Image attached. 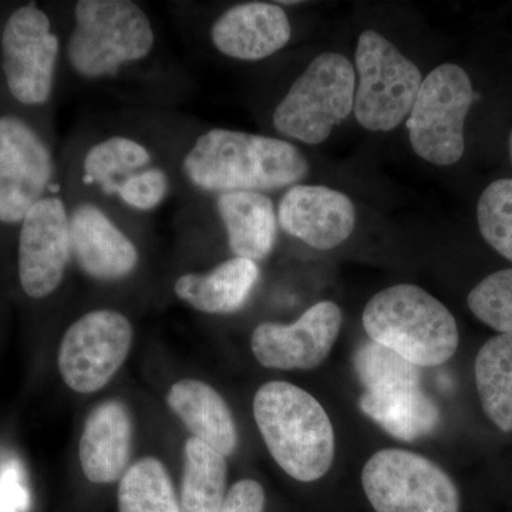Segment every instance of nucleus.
I'll use <instances>...</instances> for the list:
<instances>
[{
  "mask_svg": "<svg viewBox=\"0 0 512 512\" xmlns=\"http://www.w3.org/2000/svg\"><path fill=\"white\" fill-rule=\"evenodd\" d=\"M63 29L60 97L84 92L121 107L180 110L194 76L175 55L160 22L137 0L57 2Z\"/></svg>",
  "mask_w": 512,
  "mask_h": 512,
  "instance_id": "nucleus-1",
  "label": "nucleus"
},
{
  "mask_svg": "<svg viewBox=\"0 0 512 512\" xmlns=\"http://www.w3.org/2000/svg\"><path fill=\"white\" fill-rule=\"evenodd\" d=\"M198 124L180 110L119 107L96 114L60 147V180L151 220L178 198V163Z\"/></svg>",
  "mask_w": 512,
  "mask_h": 512,
  "instance_id": "nucleus-2",
  "label": "nucleus"
},
{
  "mask_svg": "<svg viewBox=\"0 0 512 512\" xmlns=\"http://www.w3.org/2000/svg\"><path fill=\"white\" fill-rule=\"evenodd\" d=\"M309 170L301 148L285 138L200 123L178 163V200L288 190L301 184Z\"/></svg>",
  "mask_w": 512,
  "mask_h": 512,
  "instance_id": "nucleus-3",
  "label": "nucleus"
},
{
  "mask_svg": "<svg viewBox=\"0 0 512 512\" xmlns=\"http://www.w3.org/2000/svg\"><path fill=\"white\" fill-rule=\"evenodd\" d=\"M62 60L57 2H0V104L56 126Z\"/></svg>",
  "mask_w": 512,
  "mask_h": 512,
  "instance_id": "nucleus-4",
  "label": "nucleus"
},
{
  "mask_svg": "<svg viewBox=\"0 0 512 512\" xmlns=\"http://www.w3.org/2000/svg\"><path fill=\"white\" fill-rule=\"evenodd\" d=\"M254 417L269 453L289 477L312 483L335 458V431L311 393L288 382H269L254 397Z\"/></svg>",
  "mask_w": 512,
  "mask_h": 512,
  "instance_id": "nucleus-5",
  "label": "nucleus"
},
{
  "mask_svg": "<svg viewBox=\"0 0 512 512\" xmlns=\"http://www.w3.org/2000/svg\"><path fill=\"white\" fill-rule=\"evenodd\" d=\"M59 181L56 126L0 104V244L15 251L26 215Z\"/></svg>",
  "mask_w": 512,
  "mask_h": 512,
  "instance_id": "nucleus-6",
  "label": "nucleus"
},
{
  "mask_svg": "<svg viewBox=\"0 0 512 512\" xmlns=\"http://www.w3.org/2000/svg\"><path fill=\"white\" fill-rule=\"evenodd\" d=\"M362 320L370 340L417 367L444 365L460 342L453 313L416 285H394L376 293Z\"/></svg>",
  "mask_w": 512,
  "mask_h": 512,
  "instance_id": "nucleus-7",
  "label": "nucleus"
},
{
  "mask_svg": "<svg viewBox=\"0 0 512 512\" xmlns=\"http://www.w3.org/2000/svg\"><path fill=\"white\" fill-rule=\"evenodd\" d=\"M63 185L69 208L74 266L90 281L120 285L140 272L151 220Z\"/></svg>",
  "mask_w": 512,
  "mask_h": 512,
  "instance_id": "nucleus-8",
  "label": "nucleus"
},
{
  "mask_svg": "<svg viewBox=\"0 0 512 512\" xmlns=\"http://www.w3.org/2000/svg\"><path fill=\"white\" fill-rule=\"evenodd\" d=\"M356 72L342 53L316 56L276 101L271 126L288 141L318 146L355 106Z\"/></svg>",
  "mask_w": 512,
  "mask_h": 512,
  "instance_id": "nucleus-9",
  "label": "nucleus"
},
{
  "mask_svg": "<svg viewBox=\"0 0 512 512\" xmlns=\"http://www.w3.org/2000/svg\"><path fill=\"white\" fill-rule=\"evenodd\" d=\"M355 106L357 123L386 133L410 114L423 77L419 67L373 29L360 33L356 46Z\"/></svg>",
  "mask_w": 512,
  "mask_h": 512,
  "instance_id": "nucleus-10",
  "label": "nucleus"
},
{
  "mask_svg": "<svg viewBox=\"0 0 512 512\" xmlns=\"http://www.w3.org/2000/svg\"><path fill=\"white\" fill-rule=\"evenodd\" d=\"M473 101L463 67L443 63L427 74L406 121L414 153L439 167L457 164L466 150L464 124Z\"/></svg>",
  "mask_w": 512,
  "mask_h": 512,
  "instance_id": "nucleus-11",
  "label": "nucleus"
},
{
  "mask_svg": "<svg viewBox=\"0 0 512 512\" xmlns=\"http://www.w3.org/2000/svg\"><path fill=\"white\" fill-rule=\"evenodd\" d=\"M362 484L376 512H460L456 483L413 451H377L363 467Z\"/></svg>",
  "mask_w": 512,
  "mask_h": 512,
  "instance_id": "nucleus-12",
  "label": "nucleus"
},
{
  "mask_svg": "<svg viewBox=\"0 0 512 512\" xmlns=\"http://www.w3.org/2000/svg\"><path fill=\"white\" fill-rule=\"evenodd\" d=\"M20 292L43 302L60 291L74 266L69 208L62 180L26 215L15 244Z\"/></svg>",
  "mask_w": 512,
  "mask_h": 512,
  "instance_id": "nucleus-13",
  "label": "nucleus"
},
{
  "mask_svg": "<svg viewBox=\"0 0 512 512\" xmlns=\"http://www.w3.org/2000/svg\"><path fill=\"white\" fill-rule=\"evenodd\" d=\"M134 326L126 313L97 308L83 313L64 332L57 365L73 392H99L126 363Z\"/></svg>",
  "mask_w": 512,
  "mask_h": 512,
  "instance_id": "nucleus-14",
  "label": "nucleus"
},
{
  "mask_svg": "<svg viewBox=\"0 0 512 512\" xmlns=\"http://www.w3.org/2000/svg\"><path fill=\"white\" fill-rule=\"evenodd\" d=\"M205 23H180L188 36L202 37L224 59L256 63L278 55L292 40L291 18L279 2L234 3L205 16Z\"/></svg>",
  "mask_w": 512,
  "mask_h": 512,
  "instance_id": "nucleus-15",
  "label": "nucleus"
},
{
  "mask_svg": "<svg viewBox=\"0 0 512 512\" xmlns=\"http://www.w3.org/2000/svg\"><path fill=\"white\" fill-rule=\"evenodd\" d=\"M342 320L335 302L322 301L289 325L259 323L251 336L252 353L259 365L268 369H316L332 352Z\"/></svg>",
  "mask_w": 512,
  "mask_h": 512,
  "instance_id": "nucleus-16",
  "label": "nucleus"
},
{
  "mask_svg": "<svg viewBox=\"0 0 512 512\" xmlns=\"http://www.w3.org/2000/svg\"><path fill=\"white\" fill-rule=\"evenodd\" d=\"M276 212L285 234L319 251L339 247L356 228L353 201L325 185H293L285 190Z\"/></svg>",
  "mask_w": 512,
  "mask_h": 512,
  "instance_id": "nucleus-17",
  "label": "nucleus"
},
{
  "mask_svg": "<svg viewBox=\"0 0 512 512\" xmlns=\"http://www.w3.org/2000/svg\"><path fill=\"white\" fill-rule=\"evenodd\" d=\"M220 225L232 256L262 262L274 252L278 239V212L264 192H224L212 197L188 198ZM181 202V201H180Z\"/></svg>",
  "mask_w": 512,
  "mask_h": 512,
  "instance_id": "nucleus-18",
  "label": "nucleus"
},
{
  "mask_svg": "<svg viewBox=\"0 0 512 512\" xmlns=\"http://www.w3.org/2000/svg\"><path fill=\"white\" fill-rule=\"evenodd\" d=\"M134 424L130 410L120 400L97 404L87 416L79 444L84 476L94 484L121 480L133 448Z\"/></svg>",
  "mask_w": 512,
  "mask_h": 512,
  "instance_id": "nucleus-19",
  "label": "nucleus"
},
{
  "mask_svg": "<svg viewBox=\"0 0 512 512\" xmlns=\"http://www.w3.org/2000/svg\"><path fill=\"white\" fill-rule=\"evenodd\" d=\"M261 278L258 262L225 259L207 271H185L174 279L178 301L205 315H232L245 308Z\"/></svg>",
  "mask_w": 512,
  "mask_h": 512,
  "instance_id": "nucleus-20",
  "label": "nucleus"
},
{
  "mask_svg": "<svg viewBox=\"0 0 512 512\" xmlns=\"http://www.w3.org/2000/svg\"><path fill=\"white\" fill-rule=\"evenodd\" d=\"M167 404L192 434L224 457L238 447V430L224 397L210 384L184 379L167 393Z\"/></svg>",
  "mask_w": 512,
  "mask_h": 512,
  "instance_id": "nucleus-21",
  "label": "nucleus"
},
{
  "mask_svg": "<svg viewBox=\"0 0 512 512\" xmlns=\"http://www.w3.org/2000/svg\"><path fill=\"white\" fill-rule=\"evenodd\" d=\"M359 406L390 436L403 441L430 436L441 419L439 406L421 389L420 383L367 390L360 397Z\"/></svg>",
  "mask_w": 512,
  "mask_h": 512,
  "instance_id": "nucleus-22",
  "label": "nucleus"
},
{
  "mask_svg": "<svg viewBox=\"0 0 512 512\" xmlns=\"http://www.w3.org/2000/svg\"><path fill=\"white\" fill-rule=\"evenodd\" d=\"M476 384L485 416L512 431V333L494 336L478 350Z\"/></svg>",
  "mask_w": 512,
  "mask_h": 512,
  "instance_id": "nucleus-23",
  "label": "nucleus"
},
{
  "mask_svg": "<svg viewBox=\"0 0 512 512\" xmlns=\"http://www.w3.org/2000/svg\"><path fill=\"white\" fill-rule=\"evenodd\" d=\"M227 457L201 440L184 446V476L181 512H218L227 495Z\"/></svg>",
  "mask_w": 512,
  "mask_h": 512,
  "instance_id": "nucleus-24",
  "label": "nucleus"
},
{
  "mask_svg": "<svg viewBox=\"0 0 512 512\" xmlns=\"http://www.w3.org/2000/svg\"><path fill=\"white\" fill-rule=\"evenodd\" d=\"M119 512H181L173 481L156 457L127 468L119 487Z\"/></svg>",
  "mask_w": 512,
  "mask_h": 512,
  "instance_id": "nucleus-25",
  "label": "nucleus"
},
{
  "mask_svg": "<svg viewBox=\"0 0 512 512\" xmlns=\"http://www.w3.org/2000/svg\"><path fill=\"white\" fill-rule=\"evenodd\" d=\"M353 365L365 392L396 384L421 383L420 367L373 340L356 350Z\"/></svg>",
  "mask_w": 512,
  "mask_h": 512,
  "instance_id": "nucleus-26",
  "label": "nucleus"
},
{
  "mask_svg": "<svg viewBox=\"0 0 512 512\" xmlns=\"http://www.w3.org/2000/svg\"><path fill=\"white\" fill-rule=\"evenodd\" d=\"M477 221L487 244L512 262V178L485 188L477 204Z\"/></svg>",
  "mask_w": 512,
  "mask_h": 512,
  "instance_id": "nucleus-27",
  "label": "nucleus"
},
{
  "mask_svg": "<svg viewBox=\"0 0 512 512\" xmlns=\"http://www.w3.org/2000/svg\"><path fill=\"white\" fill-rule=\"evenodd\" d=\"M468 308L500 335L512 333V269L494 272L468 295Z\"/></svg>",
  "mask_w": 512,
  "mask_h": 512,
  "instance_id": "nucleus-28",
  "label": "nucleus"
},
{
  "mask_svg": "<svg viewBox=\"0 0 512 512\" xmlns=\"http://www.w3.org/2000/svg\"><path fill=\"white\" fill-rule=\"evenodd\" d=\"M264 487L255 480H241L229 488L218 512H264Z\"/></svg>",
  "mask_w": 512,
  "mask_h": 512,
  "instance_id": "nucleus-29",
  "label": "nucleus"
},
{
  "mask_svg": "<svg viewBox=\"0 0 512 512\" xmlns=\"http://www.w3.org/2000/svg\"><path fill=\"white\" fill-rule=\"evenodd\" d=\"M22 474L16 466L3 468L0 473V512H26L30 498L23 484Z\"/></svg>",
  "mask_w": 512,
  "mask_h": 512,
  "instance_id": "nucleus-30",
  "label": "nucleus"
},
{
  "mask_svg": "<svg viewBox=\"0 0 512 512\" xmlns=\"http://www.w3.org/2000/svg\"><path fill=\"white\" fill-rule=\"evenodd\" d=\"M510 154H511V160H512V133L510 137Z\"/></svg>",
  "mask_w": 512,
  "mask_h": 512,
  "instance_id": "nucleus-31",
  "label": "nucleus"
}]
</instances>
